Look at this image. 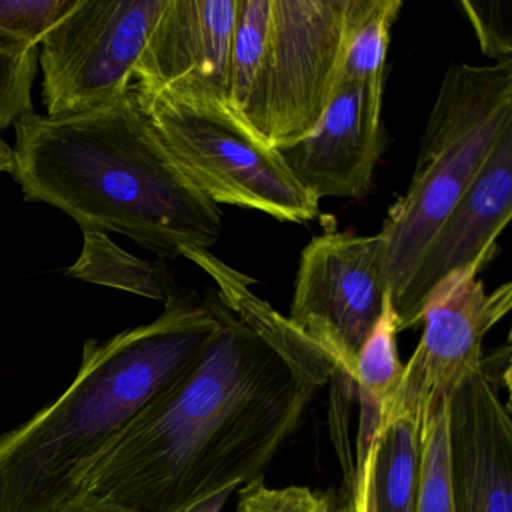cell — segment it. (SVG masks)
<instances>
[{
    "instance_id": "1",
    "label": "cell",
    "mask_w": 512,
    "mask_h": 512,
    "mask_svg": "<svg viewBox=\"0 0 512 512\" xmlns=\"http://www.w3.org/2000/svg\"><path fill=\"white\" fill-rule=\"evenodd\" d=\"M217 331L95 461L82 488L134 512H191L259 481L334 365L311 338L271 346L209 292Z\"/></svg>"
},
{
    "instance_id": "2",
    "label": "cell",
    "mask_w": 512,
    "mask_h": 512,
    "mask_svg": "<svg viewBox=\"0 0 512 512\" xmlns=\"http://www.w3.org/2000/svg\"><path fill=\"white\" fill-rule=\"evenodd\" d=\"M14 128L10 173L25 199L61 209L82 232L128 236L161 259L220 241V208L176 166L131 89L85 112H34Z\"/></svg>"
},
{
    "instance_id": "3",
    "label": "cell",
    "mask_w": 512,
    "mask_h": 512,
    "mask_svg": "<svg viewBox=\"0 0 512 512\" xmlns=\"http://www.w3.org/2000/svg\"><path fill=\"white\" fill-rule=\"evenodd\" d=\"M214 311L176 290L158 319L83 344L71 385L29 421L0 434V512H58L95 461L197 358Z\"/></svg>"
},
{
    "instance_id": "4",
    "label": "cell",
    "mask_w": 512,
    "mask_h": 512,
    "mask_svg": "<svg viewBox=\"0 0 512 512\" xmlns=\"http://www.w3.org/2000/svg\"><path fill=\"white\" fill-rule=\"evenodd\" d=\"M512 127V65H451L428 118L406 193L383 221L392 301L440 224Z\"/></svg>"
},
{
    "instance_id": "5",
    "label": "cell",
    "mask_w": 512,
    "mask_h": 512,
    "mask_svg": "<svg viewBox=\"0 0 512 512\" xmlns=\"http://www.w3.org/2000/svg\"><path fill=\"white\" fill-rule=\"evenodd\" d=\"M131 91L176 166L215 205L253 209L281 223L319 215V200L293 178L280 149L248 133L229 110Z\"/></svg>"
},
{
    "instance_id": "6",
    "label": "cell",
    "mask_w": 512,
    "mask_h": 512,
    "mask_svg": "<svg viewBox=\"0 0 512 512\" xmlns=\"http://www.w3.org/2000/svg\"><path fill=\"white\" fill-rule=\"evenodd\" d=\"M167 0H76L38 50L47 115H70L124 97Z\"/></svg>"
},
{
    "instance_id": "7",
    "label": "cell",
    "mask_w": 512,
    "mask_h": 512,
    "mask_svg": "<svg viewBox=\"0 0 512 512\" xmlns=\"http://www.w3.org/2000/svg\"><path fill=\"white\" fill-rule=\"evenodd\" d=\"M361 0H271L266 140L283 149L313 133L334 98Z\"/></svg>"
},
{
    "instance_id": "8",
    "label": "cell",
    "mask_w": 512,
    "mask_h": 512,
    "mask_svg": "<svg viewBox=\"0 0 512 512\" xmlns=\"http://www.w3.org/2000/svg\"><path fill=\"white\" fill-rule=\"evenodd\" d=\"M511 308V283L487 292L475 271L443 281L422 310L421 340L404 364L382 433L394 422L407 421L422 443L452 394L481 373L485 335Z\"/></svg>"
},
{
    "instance_id": "9",
    "label": "cell",
    "mask_w": 512,
    "mask_h": 512,
    "mask_svg": "<svg viewBox=\"0 0 512 512\" xmlns=\"http://www.w3.org/2000/svg\"><path fill=\"white\" fill-rule=\"evenodd\" d=\"M389 293L382 236L326 232L302 250L287 319L313 338L353 386L362 344Z\"/></svg>"
},
{
    "instance_id": "10",
    "label": "cell",
    "mask_w": 512,
    "mask_h": 512,
    "mask_svg": "<svg viewBox=\"0 0 512 512\" xmlns=\"http://www.w3.org/2000/svg\"><path fill=\"white\" fill-rule=\"evenodd\" d=\"M238 0H167L134 71L133 88L188 106L229 110Z\"/></svg>"
},
{
    "instance_id": "11",
    "label": "cell",
    "mask_w": 512,
    "mask_h": 512,
    "mask_svg": "<svg viewBox=\"0 0 512 512\" xmlns=\"http://www.w3.org/2000/svg\"><path fill=\"white\" fill-rule=\"evenodd\" d=\"M512 217V127L506 128L479 175L422 251L409 281L392 301L398 332L421 326L434 290L457 272L481 274L499 253Z\"/></svg>"
},
{
    "instance_id": "12",
    "label": "cell",
    "mask_w": 512,
    "mask_h": 512,
    "mask_svg": "<svg viewBox=\"0 0 512 512\" xmlns=\"http://www.w3.org/2000/svg\"><path fill=\"white\" fill-rule=\"evenodd\" d=\"M383 88L341 86L313 133L283 149L293 178L317 200L361 199L383 151Z\"/></svg>"
},
{
    "instance_id": "13",
    "label": "cell",
    "mask_w": 512,
    "mask_h": 512,
    "mask_svg": "<svg viewBox=\"0 0 512 512\" xmlns=\"http://www.w3.org/2000/svg\"><path fill=\"white\" fill-rule=\"evenodd\" d=\"M455 512H512V421L496 385L475 374L449 398Z\"/></svg>"
},
{
    "instance_id": "14",
    "label": "cell",
    "mask_w": 512,
    "mask_h": 512,
    "mask_svg": "<svg viewBox=\"0 0 512 512\" xmlns=\"http://www.w3.org/2000/svg\"><path fill=\"white\" fill-rule=\"evenodd\" d=\"M269 13L271 0H238L227 98L230 115L265 143H268L265 73Z\"/></svg>"
},
{
    "instance_id": "15",
    "label": "cell",
    "mask_w": 512,
    "mask_h": 512,
    "mask_svg": "<svg viewBox=\"0 0 512 512\" xmlns=\"http://www.w3.org/2000/svg\"><path fill=\"white\" fill-rule=\"evenodd\" d=\"M397 334V316L391 293H388L382 316L356 356L353 386L361 406L356 460L367 454L373 440L382 433L403 376L404 364L398 355Z\"/></svg>"
},
{
    "instance_id": "16",
    "label": "cell",
    "mask_w": 512,
    "mask_h": 512,
    "mask_svg": "<svg viewBox=\"0 0 512 512\" xmlns=\"http://www.w3.org/2000/svg\"><path fill=\"white\" fill-rule=\"evenodd\" d=\"M68 278L166 302L176 292L164 263H152L122 250L107 233L86 230L79 259L65 272Z\"/></svg>"
},
{
    "instance_id": "17",
    "label": "cell",
    "mask_w": 512,
    "mask_h": 512,
    "mask_svg": "<svg viewBox=\"0 0 512 512\" xmlns=\"http://www.w3.org/2000/svg\"><path fill=\"white\" fill-rule=\"evenodd\" d=\"M376 442L374 512H415L421 472V439L410 422L389 425Z\"/></svg>"
},
{
    "instance_id": "18",
    "label": "cell",
    "mask_w": 512,
    "mask_h": 512,
    "mask_svg": "<svg viewBox=\"0 0 512 512\" xmlns=\"http://www.w3.org/2000/svg\"><path fill=\"white\" fill-rule=\"evenodd\" d=\"M401 7V0H361L347 40L337 89L347 85L383 88L392 26Z\"/></svg>"
},
{
    "instance_id": "19",
    "label": "cell",
    "mask_w": 512,
    "mask_h": 512,
    "mask_svg": "<svg viewBox=\"0 0 512 512\" xmlns=\"http://www.w3.org/2000/svg\"><path fill=\"white\" fill-rule=\"evenodd\" d=\"M448 404L422 439L421 472L415 512H455L449 461Z\"/></svg>"
},
{
    "instance_id": "20",
    "label": "cell",
    "mask_w": 512,
    "mask_h": 512,
    "mask_svg": "<svg viewBox=\"0 0 512 512\" xmlns=\"http://www.w3.org/2000/svg\"><path fill=\"white\" fill-rule=\"evenodd\" d=\"M76 0H0V49L40 46Z\"/></svg>"
},
{
    "instance_id": "21",
    "label": "cell",
    "mask_w": 512,
    "mask_h": 512,
    "mask_svg": "<svg viewBox=\"0 0 512 512\" xmlns=\"http://www.w3.org/2000/svg\"><path fill=\"white\" fill-rule=\"evenodd\" d=\"M38 55V46L0 49V131L34 113L32 85Z\"/></svg>"
},
{
    "instance_id": "22",
    "label": "cell",
    "mask_w": 512,
    "mask_h": 512,
    "mask_svg": "<svg viewBox=\"0 0 512 512\" xmlns=\"http://www.w3.org/2000/svg\"><path fill=\"white\" fill-rule=\"evenodd\" d=\"M337 497L308 487H269L265 479L239 490L235 512H335Z\"/></svg>"
},
{
    "instance_id": "23",
    "label": "cell",
    "mask_w": 512,
    "mask_h": 512,
    "mask_svg": "<svg viewBox=\"0 0 512 512\" xmlns=\"http://www.w3.org/2000/svg\"><path fill=\"white\" fill-rule=\"evenodd\" d=\"M481 52L496 65H512V4L508 0H461Z\"/></svg>"
},
{
    "instance_id": "24",
    "label": "cell",
    "mask_w": 512,
    "mask_h": 512,
    "mask_svg": "<svg viewBox=\"0 0 512 512\" xmlns=\"http://www.w3.org/2000/svg\"><path fill=\"white\" fill-rule=\"evenodd\" d=\"M376 460V442L371 443L367 454L355 463L350 484V506L352 512H374L373 473Z\"/></svg>"
},
{
    "instance_id": "25",
    "label": "cell",
    "mask_w": 512,
    "mask_h": 512,
    "mask_svg": "<svg viewBox=\"0 0 512 512\" xmlns=\"http://www.w3.org/2000/svg\"><path fill=\"white\" fill-rule=\"evenodd\" d=\"M58 512H134L113 500L83 490Z\"/></svg>"
},
{
    "instance_id": "26",
    "label": "cell",
    "mask_w": 512,
    "mask_h": 512,
    "mask_svg": "<svg viewBox=\"0 0 512 512\" xmlns=\"http://www.w3.org/2000/svg\"><path fill=\"white\" fill-rule=\"evenodd\" d=\"M13 167V149L0 139V172L10 173Z\"/></svg>"
},
{
    "instance_id": "27",
    "label": "cell",
    "mask_w": 512,
    "mask_h": 512,
    "mask_svg": "<svg viewBox=\"0 0 512 512\" xmlns=\"http://www.w3.org/2000/svg\"><path fill=\"white\" fill-rule=\"evenodd\" d=\"M335 512H352V506H350V500H347V502L337 503V509H335Z\"/></svg>"
}]
</instances>
